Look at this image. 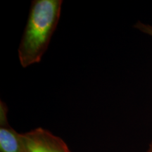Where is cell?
Returning a JSON list of instances; mask_svg holds the SVG:
<instances>
[{
  "label": "cell",
  "instance_id": "obj_1",
  "mask_svg": "<svg viewBox=\"0 0 152 152\" xmlns=\"http://www.w3.org/2000/svg\"><path fill=\"white\" fill-rule=\"evenodd\" d=\"M62 3V0L32 1L18 49L23 68L41 61L59 21Z\"/></svg>",
  "mask_w": 152,
  "mask_h": 152
},
{
  "label": "cell",
  "instance_id": "obj_4",
  "mask_svg": "<svg viewBox=\"0 0 152 152\" xmlns=\"http://www.w3.org/2000/svg\"><path fill=\"white\" fill-rule=\"evenodd\" d=\"M134 27L141 31L142 33L147 34V35L152 37V26L149 24H145L141 21H137L134 24Z\"/></svg>",
  "mask_w": 152,
  "mask_h": 152
},
{
  "label": "cell",
  "instance_id": "obj_3",
  "mask_svg": "<svg viewBox=\"0 0 152 152\" xmlns=\"http://www.w3.org/2000/svg\"><path fill=\"white\" fill-rule=\"evenodd\" d=\"M8 107L0 102V152H23L20 133L8 121Z\"/></svg>",
  "mask_w": 152,
  "mask_h": 152
},
{
  "label": "cell",
  "instance_id": "obj_5",
  "mask_svg": "<svg viewBox=\"0 0 152 152\" xmlns=\"http://www.w3.org/2000/svg\"><path fill=\"white\" fill-rule=\"evenodd\" d=\"M147 152H152V141H151V143L149 144V148H148Z\"/></svg>",
  "mask_w": 152,
  "mask_h": 152
},
{
  "label": "cell",
  "instance_id": "obj_2",
  "mask_svg": "<svg viewBox=\"0 0 152 152\" xmlns=\"http://www.w3.org/2000/svg\"><path fill=\"white\" fill-rule=\"evenodd\" d=\"M20 136L23 152H71L61 138L46 129L37 128Z\"/></svg>",
  "mask_w": 152,
  "mask_h": 152
}]
</instances>
